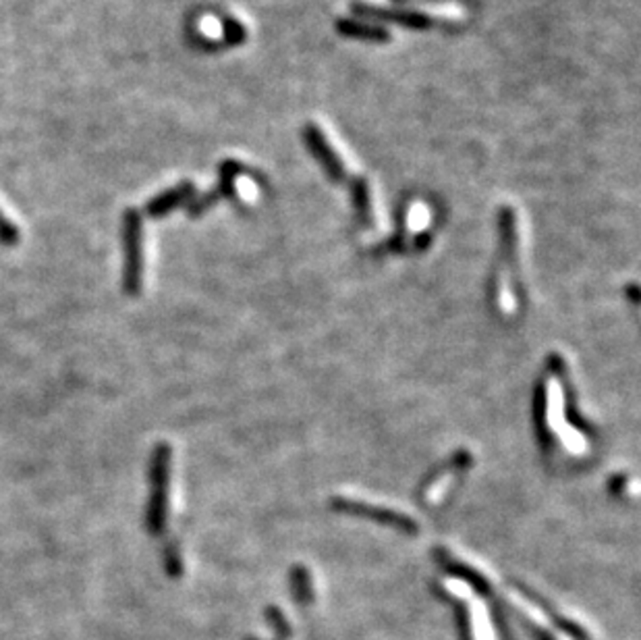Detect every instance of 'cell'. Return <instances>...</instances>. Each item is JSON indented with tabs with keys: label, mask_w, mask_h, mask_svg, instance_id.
<instances>
[{
	"label": "cell",
	"mask_w": 641,
	"mask_h": 640,
	"mask_svg": "<svg viewBox=\"0 0 641 640\" xmlns=\"http://www.w3.org/2000/svg\"><path fill=\"white\" fill-rule=\"evenodd\" d=\"M17 241H19V231H17V227L7 219V216L0 213V244L15 246Z\"/></svg>",
	"instance_id": "obj_9"
},
{
	"label": "cell",
	"mask_w": 641,
	"mask_h": 640,
	"mask_svg": "<svg viewBox=\"0 0 641 640\" xmlns=\"http://www.w3.org/2000/svg\"><path fill=\"white\" fill-rule=\"evenodd\" d=\"M222 35H225L227 46H239L245 42L247 32H245L243 23L233 20V17H225V20H222Z\"/></svg>",
	"instance_id": "obj_8"
},
{
	"label": "cell",
	"mask_w": 641,
	"mask_h": 640,
	"mask_svg": "<svg viewBox=\"0 0 641 640\" xmlns=\"http://www.w3.org/2000/svg\"><path fill=\"white\" fill-rule=\"evenodd\" d=\"M335 27L338 34L344 35V38L374 42V44H386V42H390L389 29H386L384 26H378V23H372V21L336 20Z\"/></svg>",
	"instance_id": "obj_6"
},
{
	"label": "cell",
	"mask_w": 641,
	"mask_h": 640,
	"mask_svg": "<svg viewBox=\"0 0 641 640\" xmlns=\"http://www.w3.org/2000/svg\"><path fill=\"white\" fill-rule=\"evenodd\" d=\"M123 244H125V293L137 295L142 292L143 279V225L137 210H127L123 216Z\"/></svg>",
	"instance_id": "obj_2"
},
{
	"label": "cell",
	"mask_w": 641,
	"mask_h": 640,
	"mask_svg": "<svg viewBox=\"0 0 641 640\" xmlns=\"http://www.w3.org/2000/svg\"><path fill=\"white\" fill-rule=\"evenodd\" d=\"M304 142L313 159L320 162V167L324 168V173L328 175V179L335 181V183H341V181L347 179V168H344V162L338 159L335 148L330 146V142L326 140V136L320 131V127L313 123H307L304 127Z\"/></svg>",
	"instance_id": "obj_4"
},
{
	"label": "cell",
	"mask_w": 641,
	"mask_h": 640,
	"mask_svg": "<svg viewBox=\"0 0 641 640\" xmlns=\"http://www.w3.org/2000/svg\"><path fill=\"white\" fill-rule=\"evenodd\" d=\"M193 196H196V185L189 183V181H183V183L166 190L165 194L152 198V200L148 202L146 213L152 216V219H158V216H165L171 213V210L183 207V204L189 202Z\"/></svg>",
	"instance_id": "obj_5"
},
{
	"label": "cell",
	"mask_w": 641,
	"mask_h": 640,
	"mask_svg": "<svg viewBox=\"0 0 641 640\" xmlns=\"http://www.w3.org/2000/svg\"><path fill=\"white\" fill-rule=\"evenodd\" d=\"M351 198H353L355 215L361 225H370L372 222V207H370V187H367V181L364 177L353 179L351 183Z\"/></svg>",
	"instance_id": "obj_7"
},
{
	"label": "cell",
	"mask_w": 641,
	"mask_h": 640,
	"mask_svg": "<svg viewBox=\"0 0 641 640\" xmlns=\"http://www.w3.org/2000/svg\"><path fill=\"white\" fill-rule=\"evenodd\" d=\"M165 566H166V570L173 578L181 576V570H183V566H181L179 551H177V547H174V545H168L165 549Z\"/></svg>",
	"instance_id": "obj_10"
},
{
	"label": "cell",
	"mask_w": 641,
	"mask_h": 640,
	"mask_svg": "<svg viewBox=\"0 0 641 640\" xmlns=\"http://www.w3.org/2000/svg\"><path fill=\"white\" fill-rule=\"evenodd\" d=\"M168 468H171V449L166 445L156 447L152 464H150V493L146 527L152 535H160L166 524V505H168Z\"/></svg>",
	"instance_id": "obj_1"
},
{
	"label": "cell",
	"mask_w": 641,
	"mask_h": 640,
	"mask_svg": "<svg viewBox=\"0 0 641 640\" xmlns=\"http://www.w3.org/2000/svg\"><path fill=\"white\" fill-rule=\"evenodd\" d=\"M353 13L361 20H372L378 26L382 23H392V26L413 29V32H426L434 26L432 17L417 13V11H403V9H384L374 7V4H353Z\"/></svg>",
	"instance_id": "obj_3"
}]
</instances>
